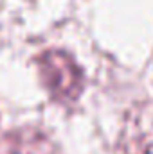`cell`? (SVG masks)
<instances>
[{
	"label": "cell",
	"instance_id": "7a4b0ae2",
	"mask_svg": "<svg viewBox=\"0 0 153 154\" xmlns=\"http://www.w3.org/2000/svg\"><path fill=\"white\" fill-rule=\"evenodd\" d=\"M0 154H56V149L41 131L20 127L0 136Z\"/></svg>",
	"mask_w": 153,
	"mask_h": 154
},
{
	"label": "cell",
	"instance_id": "6da1fadb",
	"mask_svg": "<svg viewBox=\"0 0 153 154\" xmlns=\"http://www.w3.org/2000/svg\"><path fill=\"white\" fill-rule=\"evenodd\" d=\"M40 77L52 99L60 102H74L83 90V74L76 61L61 52L49 50L38 59Z\"/></svg>",
	"mask_w": 153,
	"mask_h": 154
},
{
	"label": "cell",
	"instance_id": "3957f363",
	"mask_svg": "<svg viewBox=\"0 0 153 154\" xmlns=\"http://www.w3.org/2000/svg\"><path fill=\"white\" fill-rule=\"evenodd\" d=\"M122 149L126 154H153V118L141 115L128 124Z\"/></svg>",
	"mask_w": 153,
	"mask_h": 154
}]
</instances>
